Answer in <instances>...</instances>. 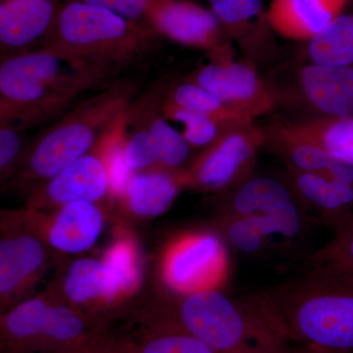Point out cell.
Segmentation results:
<instances>
[{
    "instance_id": "obj_1",
    "label": "cell",
    "mask_w": 353,
    "mask_h": 353,
    "mask_svg": "<svg viewBox=\"0 0 353 353\" xmlns=\"http://www.w3.org/2000/svg\"><path fill=\"white\" fill-rule=\"evenodd\" d=\"M259 296L290 343L353 353V280L308 267Z\"/></svg>"
},
{
    "instance_id": "obj_2",
    "label": "cell",
    "mask_w": 353,
    "mask_h": 353,
    "mask_svg": "<svg viewBox=\"0 0 353 353\" xmlns=\"http://www.w3.org/2000/svg\"><path fill=\"white\" fill-rule=\"evenodd\" d=\"M174 296L154 310L159 329L192 334L217 353H290L259 294L232 299L210 289Z\"/></svg>"
},
{
    "instance_id": "obj_3",
    "label": "cell",
    "mask_w": 353,
    "mask_h": 353,
    "mask_svg": "<svg viewBox=\"0 0 353 353\" xmlns=\"http://www.w3.org/2000/svg\"><path fill=\"white\" fill-rule=\"evenodd\" d=\"M105 83H110L94 70L53 48L0 58V125L27 130Z\"/></svg>"
},
{
    "instance_id": "obj_4",
    "label": "cell",
    "mask_w": 353,
    "mask_h": 353,
    "mask_svg": "<svg viewBox=\"0 0 353 353\" xmlns=\"http://www.w3.org/2000/svg\"><path fill=\"white\" fill-rule=\"evenodd\" d=\"M137 92L134 81L122 79L78 104L29 141L8 185L26 194L92 152L119 124Z\"/></svg>"
},
{
    "instance_id": "obj_5",
    "label": "cell",
    "mask_w": 353,
    "mask_h": 353,
    "mask_svg": "<svg viewBox=\"0 0 353 353\" xmlns=\"http://www.w3.org/2000/svg\"><path fill=\"white\" fill-rule=\"evenodd\" d=\"M157 37L148 26L108 9L65 0L43 48L75 58L112 83L113 76L145 57Z\"/></svg>"
},
{
    "instance_id": "obj_6",
    "label": "cell",
    "mask_w": 353,
    "mask_h": 353,
    "mask_svg": "<svg viewBox=\"0 0 353 353\" xmlns=\"http://www.w3.org/2000/svg\"><path fill=\"white\" fill-rule=\"evenodd\" d=\"M141 284L138 243L125 227H118L101 255L70 260L48 290L60 301L94 316L126 303Z\"/></svg>"
},
{
    "instance_id": "obj_7",
    "label": "cell",
    "mask_w": 353,
    "mask_h": 353,
    "mask_svg": "<svg viewBox=\"0 0 353 353\" xmlns=\"http://www.w3.org/2000/svg\"><path fill=\"white\" fill-rule=\"evenodd\" d=\"M124 117L92 152L28 192L24 208L48 211L73 202H92L115 208L111 150Z\"/></svg>"
},
{
    "instance_id": "obj_8",
    "label": "cell",
    "mask_w": 353,
    "mask_h": 353,
    "mask_svg": "<svg viewBox=\"0 0 353 353\" xmlns=\"http://www.w3.org/2000/svg\"><path fill=\"white\" fill-rule=\"evenodd\" d=\"M53 256L37 232L0 208V314L37 294Z\"/></svg>"
},
{
    "instance_id": "obj_9",
    "label": "cell",
    "mask_w": 353,
    "mask_h": 353,
    "mask_svg": "<svg viewBox=\"0 0 353 353\" xmlns=\"http://www.w3.org/2000/svg\"><path fill=\"white\" fill-rule=\"evenodd\" d=\"M265 143V129L254 122L231 128L185 168L187 189L208 192L236 189L252 176L257 154Z\"/></svg>"
},
{
    "instance_id": "obj_10",
    "label": "cell",
    "mask_w": 353,
    "mask_h": 353,
    "mask_svg": "<svg viewBox=\"0 0 353 353\" xmlns=\"http://www.w3.org/2000/svg\"><path fill=\"white\" fill-rule=\"evenodd\" d=\"M225 241L218 233L190 232L176 236L162 253L160 275L173 296L219 289L228 275Z\"/></svg>"
},
{
    "instance_id": "obj_11",
    "label": "cell",
    "mask_w": 353,
    "mask_h": 353,
    "mask_svg": "<svg viewBox=\"0 0 353 353\" xmlns=\"http://www.w3.org/2000/svg\"><path fill=\"white\" fill-rule=\"evenodd\" d=\"M11 211L38 233L53 254L79 256L97 245L111 208L92 202H73L48 211L26 208Z\"/></svg>"
},
{
    "instance_id": "obj_12",
    "label": "cell",
    "mask_w": 353,
    "mask_h": 353,
    "mask_svg": "<svg viewBox=\"0 0 353 353\" xmlns=\"http://www.w3.org/2000/svg\"><path fill=\"white\" fill-rule=\"evenodd\" d=\"M234 51L211 57L188 78L221 101L252 120L275 110L280 99L277 90L259 75L256 66L236 60Z\"/></svg>"
},
{
    "instance_id": "obj_13",
    "label": "cell",
    "mask_w": 353,
    "mask_h": 353,
    "mask_svg": "<svg viewBox=\"0 0 353 353\" xmlns=\"http://www.w3.org/2000/svg\"><path fill=\"white\" fill-rule=\"evenodd\" d=\"M148 25L157 36L219 55L234 51L233 43L212 11L190 0H154Z\"/></svg>"
},
{
    "instance_id": "obj_14",
    "label": "cell",
    "mask_w": 353,
    "mask_h": 353,
    "mask_svg": "<svg viewBox=\"0 0 353 353\" xmlns=\"http://www.w3.org/2000/svg\"><path fill=\"white\" fill-rule=\"evenodd\" d=\"M223 212L262 216L290 240L301 236L311 220L290 185L271 176H250L231 190Z\"/></svg>"
},
{
    "instance_id": "obj_15",
    "label": "cell",
    "mask_w": 353,
    "mask_h": 353,
    "mask_svg": "<svg viewBox=\"0 0 353 353\" xmlns=\"http://www.w3.org/2000/svg\"><path fill=\"white\" fill-rule=\"evenodd\" d=\"M65 0H6L0 3V58L39 50Z\"/></svg>"
},
{
    "instance_id": "obj_16",
    "label": "cell",
    "mask_w": 353,
    "mask_h": 353,
    "mask_svg": "<svg viewBox=\"0 0 353 353\" xmlns=\"http://www.w3.org/2000/svg\"><path fill=\"white\" fill-rule=\"evenodd\" d=\"M232 43L246 61L256 65L267 61L276 50L275 32L267 19L262 0H209Z\"/></svg>"
},
{
    "instance_id": "obj_17",
    "label": "cell",
    "mask_w": 353,
    "mask_h": 353,
    "mask_svg": "<svg viewBox=\"0 0 353 353\" xmlns=\"http://www.w3.org/2000/svg\"><path fill=\"white\" fill-rule=\"evenodd\" d=\"M183 189H187L185 168L157 167L136 172L128 179L115 206L132 219H153L167 212Z\"/></svg>"
},
{
    "instance_id": "obj_18",
    "label": "cell",
    "mask_w": 353,
    "mask_h": 353,
    "mask_svg": "<svg viewBox=\"0 0 353 353\" xmlns=\"http://www.w3.org/2000/svg\"><path fill=\"white\" fill-rule=\"evenodd\" d=\"M296 88L313 113L311 118L353 116V67L304 64L297 75Z\"/></svg>"
},
{
    "instance_id": "obj_19",
    "label": "cell",
    "mask_w": 353,
    "mask_h": 353,
    "mask_svg": "<svg viewBox=\"0 0 353 353\" xmlns=\"http://www.w3.org/2000/svg\"><path fill=\"white\" fill-rule=\"evenodd\" d=\"M352 0H272L267 19L275 34L307 41L343 14Z\"/></svg>"
},
{
    "instance_id": "obj_20",
    "label": "cell",
    "mask_w": 353,
    "mask_h": 353,
    "mask_svg": "<svg viewBox=\"0 0 353 353\" xmlns=\"http://www.w3.org/2000/svg\"><path fill=\"white\" fill-rule=\"evenodd\" d=\"M162 92L157 88L139 99H134L127 109V115L145 128L157 153L159 167L183 169L192 148L182 132L169 124V121L162 114L160 108Z\"/></svg>"
},
{
    "instance_id": "obj_21",
    "label": "cell",
    "mask_w": 353,
    "mask_h": 353,
    "mask_svg": "<svg viewBox=\"0 0 353 353\" xmlns=\"http://www.w3.org/2000/svg\"><path fill=\"white\" fill-rule=\"evenodd\" d=\"M52 296L39 353H65L103 336L95 327L94 316Z\"/></svg>"
},
{
    "instance_id": "obj_22",
    "label": "cell",
    "mask_w": 353,
    "mask_h": 353,
    "mask_svg": "<svg viewBox=\"0 0 353 353\" xmlns=\"http://www.w3.org/2000/svg\"><path fill=\"white\" fill-rule=\"evenodd\" d=\"M299 138L319 146L330 157L353 164V116L282 121Z\"/></svg>"
},
{
    "instance_id": "obj_23",
    "label": "cell",
    "mask_w": 353,
    "mask_h": 353,
    "mask_svg": "<svg viewBox=\"0 0 353 353\" xmlns=\"http://www.w3.org/2000/svg\"><path fill=\"white\" fill-rule=\"evenodd\" d=\"M309 63L353 67V14H341L307 41Z\"/></svg>"
},
{
    "instance_id": "obj_24",
    "label": "cell",
    "mask_w": 353,
    "mask_h": 353,
    "mask_svg": "<svg viewBox=\"0 0 353 353\" xmlns=\"http://www.w3.org/2000/svg\"><path fill=\"white\" fill-rule=\"evenodd\" d=\"M162 99L178 108L206 114L229 124L254 122L252 118L228 105L205 88L188 80L163 92Z\"/></svg>"
},
{
    "instance_id": "obj_25",
    "label": "cell",
    "mask_w": 353,
    "mask_h": 353,
    "mask_svg": "<svg viewBox=\"0 0 353 353\" xmlns=\"http://www.w3.org/2000/svg\"><path fill=\"white\" fill-rule=\"evenodd\" d=\"M217 226L224 241L239 252L248 254L260 252L264 248L267 239L278 234L275 225L259 215L222 212Z\"/></svg>"
},
{
    "instance_id": "obj_26",
    "label": "cell",
    "mask_w": 353,
    "mask_h": 353,
    "mask_svg": "<svg viewBox=\"0 0 353 353\" xmlns=\"http://www.w3.org/2000/svg\"><path fill=\"white\" fill-rule=\"evenodd\" d=\"M331 230L333 239L310 255L308 267L353 280V213Z\"/></svg>"
},
{
    "instance_id": "obj_27",
    "label": "cell",
    "mask_w": 353,
    "mask_h": 353,
    "mask_svg": "<svg viewBox=\"0 0 353 353\" xmlns=\"http://www.w3.org/2000/svg\"><path fill=\"white\" fill-rule=\"evenodd\" d=\"M160 108L167 120L183 124V138L192 148H208L217 141L228 130L241 125L229 124V123L215 119L206 114L178 108L164 101L162 97Z\"/></svg>"
},
{
    "instance_id": "obj_28",
    "label": "cell",
    "mask_w": 353,
    "mask_h": 353,
    "mask_svg": "<svg viewBox=\"0 0 353 353\" xmlns=\"http://www.w3.org/2000/svg\"><path fill=\"white\" fill-rule=\"evenodd\" d=\"M134 353H217L192 334L176 330H157L146 336Z\"/></svg>"
},
{
    "instance_id": "obj_29",
    "label": "cell",
    "mask_w": 353,
    "mask_h": 353,
    "mask_svg": "<svg viewBox=\"0 0 353 353\" xmlns=\"http://www.w3.org/2000/svg\"><path fill=\"white\" fill-rule=\"evenodd\" d=\"M29 143L23 128L0 125V188L12 180Z\"/></svg>"
},
{
    "instance_id": "obj_30",
    "label": "cell",
    "mask_w": 353,
    "mask_h": 353,
    "mask_svg": "<svg viewBox=\"0 0 353 353\" xmlns=\"http://www.w3.org/2000/svg\"><path fill=\"white\" fill-rule=\"evenodd\" d=\"M75 1L102 7L139 24L148 26V12L154 0H75Z\"/></svg>"
},
{
    "instance_id": "obj_31",
    "label": "cell",
    "mask_w": 353,
    "mask_h": 353,
    "mask_svg": "<svg viewBox=\"0 0 353 353\" xmlns=\"http://www.w3.org/2000/svg\"><path fill=\"white\" fill-rule=\"evenodd\" d=\"M134 343L103 334L87 345L65 353H134Z\"/></svg>"
},
{
    "instance_id": "obj_32",
    "label": "cell",
    "mask_w": 353,
    "mask_h": 353,
    "mask_svg": "<svg viewBox=\"0 0 353 353\" xmlns=\"http://www.w3.org/2000/svg\"><path fill=\"white\" fill-rule=\"evenodd\" d=\"M290 353H347L325 348L312 347L307 345H294L290 348Z\"/></svg>"
},
{
    "instance_id": "obj_33",
    "label": "cell",
    "mask_w": 353,
    "mask_h": 353,
    "mask_svg": "<svg viewBox=\"0 0 353 353\" xmlns=\"http://www.w3.org/2000/svg\"><path fill=\"white\" fill-rule=\"evenodd\" d=\"M4 1H6V0H0V3H1V2H4Z\"/></svg>"
}]
</instances>
